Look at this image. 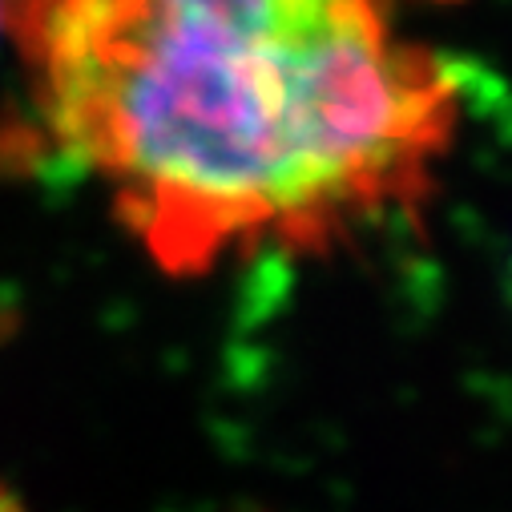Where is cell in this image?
<instances>
[{
	"mask_svg": "<svg viewBox=\"0 0 512 512\" xmlns=\"http://www.w3.org/2000/svg\"><path fill=\"white\" fill-rule=\"evenodd\" d=\"M440 0H0L45 142L150 259L202 275L412 214L460 121Z\"/></svg>",
	"mask_w": 512,
	"mask_h": 512,
	"instance_id": "obj_1",
	"label": "cell"
},
{
	"mask_svg": "<svg viewBox=\"0 0 512 512\" xmlns=\"http://www.w3.org/2000/svg\"><path fill=\"white\" fill-rule=\"evenodd\" d=\"M0 512H25V508H21V500H17L5 484H0Z\"/></svg>",
	"mask_w": 512,
	"mask_h": 512,
	"instance_id": "obj_2",
	"label": "cell"
}]
</instances>
